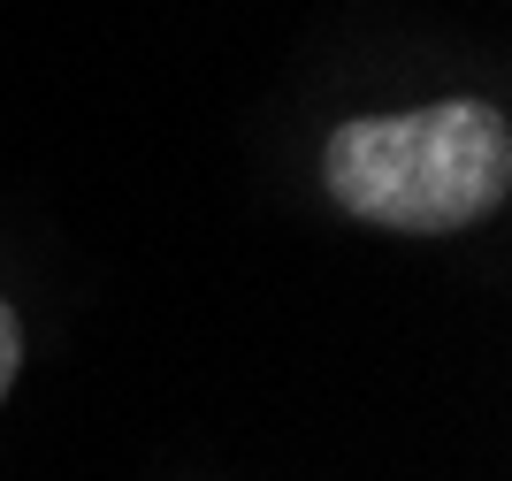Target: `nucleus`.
Instances as JSON below:
<instances>
[{
  "label": "nucleus",
  "mask_w": 512,
  "mask_h": 481,
  "mask_svg": "<svg viewBox=\"0 0 512 481\" xmlns=\"http://www.w3.org/2000/svg\"><path fill=\"white\" fill-rule=\"evenodd\" d=\"M329 199L383 230H467L505 207L512 130L482 100H444L413 115H367L329 138Z\"/></svg>",
  "instance_id": "obj_1"
},
{
  "label": "nucleus",
  "mask_w": 512,
  "mask_h": 481,
  "mask_svg": "<svg viewBox=\"0 0 512 481\" xmlns=\"http://www.w3.org/2000/svg\"><path fill=\"white\" fill-rule=\"evenodd\" d=\"M16 367H23V336H16V314L0 306V398H8V382H16Z\"/></svg>",
  "instance_id": "obj_2"
}]
</instances>
